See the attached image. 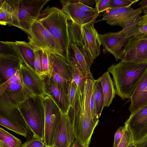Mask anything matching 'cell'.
Instances as JSON below:
<instances>
[{
  "label": "cell",
  "mask_w": 147,
  "mask_h": 147,
  "mask_svg": "<svg viewBox=\"0 0 147 147\" xmlns=\"http://www.w3.org/2000/svg\"><path fill=\"white\" fill-rule=\"evenodd\" d=\"M78 87L73 79L70 82L68 97L70 108L74 105L76 97Z\"/></svg>",
  "instance_id": "obj_38"
},
{
  "label": "cell",
  "mask_w": 147,
  "mask_h": 147,
  "mask_svg": "<svg viewBox=\"0 0 147 147\" xmlns=\"http://www.w3.org/2000/svg\"><path fill=\"white\" fill-rule=\"evenodd\" d=\"M28 36V42L31 45L59 55L66 59L60 46L39 21L36 20L34 23Z\"/></svg>",
  "instance_id": "obj_6"
},
{
  "label": "cell",
  "mask_w": 147,
  "mask_h": 147,
  "mask_svg": "<svg viewBox=\"0 0 147 147\" xmlns=\"http://www.w3.org/2000/svg\"><path fill=\"white\" fill-rule=\"evenodd\" d=\"M93 91L96 114L99 118L104 107V98L102 86L98 79L94 80Z\"/></svg>",
  "instance_id": "obj_24"
},
{
  "label": "cell",
  "mask_w": 147,
  "mask_h": 147,
  "mask_svg": "<svg viewBox=\"0 0 147 147\" xmlns=\"http://www.w3.org/2000/svg\"><path fill=\"white\" fill-rule=\"evenodd\" d=\"M105 21L107 24L111 26L118 25L120 24L118 8H110L102 15V17L97 22Z\"/></svg>",
  "instance_id": "obj_29"
},
{
  "label": "cell",
  "mask_w": 147,
  "mask_h": 147,
  "mask_svg": "<svg viewBox=\"0 0 147 147\" xmlns=\"http://www.w3.org/2000/svg\"><path fill=\"white\" fill-rule=\"evenodd\" d=\"M71 3H72L76 8L80 11L90 13H98L95 8L90 7L83 3L79 2Z\"/></svg>",
  "instance_id": "obj_41"
},
{
  "label": "cell",
  "mask_w": 147,
  "mask_h": 147,
  "mask_svg": "<svg viewBox=\"0 0 147 147\" xmlns=\"http://www.w3.org/2000/svg\"><path fill=\"white\" fill-rule=\"evenodd\" d=\"M138 0H109L110 8H120L131 6L134 4Z\"/></svg>",
  "instance_id": "obj_35"
},
{
  "label": "cell",
  "mask_w": 147,
  "mask_h": 147,
  "mask_svg": "<svg viewBox=\"0 0 147 147\" xmlns=\"http://www.w3.org/2000/svg\"><path fill=\"white\" fill-rule=\"evenodd\" d=\"M20 147H52L45 145L43 142L34 138L26 141L22 144Z\"/></svg>",
  "instance_id": "obj_40"
},
{
  "label": "cell",
  "mask_w": 147,
  "mask_h": 147,
  "mask_svg": "<svg viewBox=\"0 0 147 147\" xmlns=\"http://www.w3.org/2000/svg\"><path fill=\"white\" fill-rule=\"evenodd\" d=\"M45 127L43 142L53 147L54 135L60 120L61 112L54 101L47 94L44 95Z\"/></svg>",
  "instance_id": "obj_8"
},
{
  "label": "cell",
  "mask_w": 147,
  "mask_h": 147,
  "mask_svg": "<svg viewBox=\"0 0 147 147\" xmlns=\"http://www.w3.org/2000/svg\"><path fill=\"white\" fill-rule=\"evenodd\" d=\"M133 143L134 142L131 133L126 126L122 138L117 147H128Z\"/></svg>",
  "instance_id": "obj_37"
},
{
  "label": "cell",
  "mask_w": 147,
  "mask_h": 147,
  "mask_svg": "<svg viewBox=\"0 0 147 147\" xmlns=\"http://www.w3.org/2000/svg\"><path fill=\"white\" fill-rule=\"evenodd\" d=\"M75 139L73 125L68 114L61 112L60 120L54 135L52 147H70Z\"/></svg>",
  "instance_id": "obj_11"
},
{
  "label": "cell",
  "mask_w": 147,
  "mask_h": 147,
  "mask_svg": "<svg viewBox=\"0 0 147 147\" xmlns=\"http://www.w3.org/2000/svg\"><path fill=\"white\" fill-rule=\"evenodd\" d=\"M50 0H21L18 17L21 29L30 34L31 27Z\"/></svg>",
  "instance_id": "obj_7"
},
{
  "label": "cell",
  "mask_w": 147,
  "mask_h": 147,
  "mask_svg": "<svg viewBox=\"0 0 147 147\" xmlns=\"http://www.w3.org/2000/svg\"><path fill=\"white\" fill-rule=\"evenodd\" d=\"M135 144L147 136V105L132 114L125 123Z\"/></svg>",
  "instance_id": "obj_12"
},
{
  "label": "cell",
  "mask_w": 147,
  "mask_h": 147,
  "mask_svg": "<svg viewBox=\"0 0 147 147\" xmlns=\"http://www.w3.org/2000/svg\"><path fill=\"white\" fill-rule=\"evenodd\" d=\"M40 49L42 53L43 76H47L50 74L51 72L49 52L43 49Z\"/></svg>",
  "instance_id": "obj_34"
},
{
  "label": "cell",
  "mask_w": 147,
  "mask_h": 147,
  "mask_svg": "<svg viewBox=\"0 0 147 147\" xmlns=\"http://www.w3.org/2000/svg\"><path fill=\"white\" fill-rule=\"evenodd\" d=\"M98 79L101 83L104 95V107H108L112 103L116 94L115 87L108 71Z\"/></svg>",
  "instance_id": "obj_22"
},
{
  "label": "cell",
  "mask_w": 147,
  "mask_h": 147,
  "mask_svg": "<svg viewBox=\"0 0 147 147\" xmlns=\"http://www.w3.org/2000/svg\"><path fill=\"white\" fill-rule=\"evenodd\" d=\"M69 2H79L87 5L92 6L96 0H67Z\"/></svg>",
  "instance_id": "obj_44"
},
{
  "label": "cell",
  "mask_w": 147,
  "mask_h": 147,
  "mask_svg": "<svg viewBox=\"0 0 147 147\" xmlns=\"http://www.w3.org/2000/svg\"><path fill=\"white\" fill-rule=\"evenodd\" d=\"M0 124L18 135L27 138L28 130L1 115H0Z\"/></svg>",
  "instance_id": "obj_25"
},
{
  "label": "cell",
  "mask_w": 147,
  "mask_h": 147,
  "mask_svg": "<svg viewBox=\"0 0 147 147\" xmlns=\"http://www.w3.org/2000/svg\"><path fill=\"white\" fill-rule=\"evenodd\" d=\"M60 1L62 6L61 10L68 20L79 25L82 26L88 23L95 22L96 18L99 15L98 13H90L80 11L67 0Z\"/></svg>",
  "instance_id": "obj_16"
},
{
  "label": "cell",
  "mask_w": 147,
  "mask_h": 147,
  "mask_svg": "<svg viewBox=\"0 0 147 147\" xmlns=\"http://www.w3.org/2000/svg\"><path fill=\"white\" fill-rule=\"evenodd\" d=\"M138 25H145L147 24V14H145L140 18Z\"/></svg>",
  "instance_id": "obj_45"
},
{
  "label": "cell",
  "mask_w": 147,
  "mask_h": 147,
  "mask_svg": "<svg viewBox=\"0 0 147 147\" xmlns=\"http://www.w3.org/2000/svg\"><path fill=\"white\" fill-rule=\"evenodd\" d=\"M24 85L22 89L16 94L11 95L3 94L0 96L3 98L12 105L18 106L26 98L36 95L33 94L24 84Z\"/></svg>",
  "instance_id": "obj_23"
},
{
  "label": "cell",
  "mask_w": 147,
  "mask_h": 147,
  "mask_svg": "<svg viewBox=\"0 0 147 147\" xmlns=\"http://www.w3.org/2000/svg\"><path fill=\"white\" fill-rule=\"evenodd\" d=\"M128 147H136L135 144L134 143H133L131 144V145H130Z\"/></svg>",
  "instance_id": "obj_50"
},
{
  "label": "cell",
  "mask_w": 147,
  "mask_h": 147,
  "mask_svg": "<svg viewBox=\"0 0 147 147\" xmlns=\"http://www.w3.org/2000/svg\"><path fill=\"white\" fill-rule=\"evenodd\" d=\"M9 5L10 10V24L20 29L18 14L21 0H7Z\"/></svg>",
  "instance_id": "obj_28"
},
{
  "label": "cell",
  "mask_w": 147,
  "mask_h": 147,
  "mask_svg": "<svg viewBox=\"0 0 147 147\" xmlns=\"http://www.w3.org/2000/svg\"><path fill=\"white\" fill-rule=\"evenodd\" d=\"M72 69L73 79L82 95L84 92L86 77L82 71L71 62H69Z\"/></svg>",
  "instance_id": "obj_30"
},
{
  "label": "cell",
  "mask_w": 147,
  "mask_h": 147,
  "mask_svg": "<svg viewBox=\"0 0 147 147\" xmlns=\"http://www.w3.org/2000/svg\"><path fill=\"white\" fill-rule=\"evenodd\" d=\"M126 128L124 126L120 127L117 130L114 136V142L113 147H117L121 141Z\"/></svg>",
  "instance_id": "obj_43"
},
{
  "label": "cell",
  "mask_w": 147,
  "mask_h": 147,
  "mask_svg": "<svg viewBox=\"0 0 147 147\" xmlns=\"http://www.w3.org/2000/svg\"><path fill=\"white\" fill-rule=\"evenodd\" d=\"M104 54L109 53L113 55L117 61L122 60L125 49L131 37L118 32H109L104 34H99Z\"/></svg>",
  "instance_id": "obj_9"
},
{
  "label": "cell",
  "mask_w": 147,
  "mask_h": 147,
  "mask_svg": "<svg viewBox=\"0 0 147 147\" xmlns=\"http://www.w3.org/2000/svg\"><path fill=\"white\" fill-rule=\"evenodd\" d=\"M0 24L2 25L9 26L10 10L7 0H0Z\"/></svg>",
  "instance_id": "obj_31"
},
{
  "label": "cell",
  "mask_w": 147,
  "mask_h": 147,
  "mask_svg": "<svg viewBox=\"0 0 147 147\" xmlns=\"http://www.w3.org/2000/svg\"><path fill=\"white\" fill-rule=\"evenodd\" d=\"M31 45L34 54V70L40 76H42L43 73L41 49L36 46Z\"/></svg>",
  "instance_id": "obj_32"
},
{
  "label": "cell",
  "mask_w": 147,
  "mask_h": 147,
  "mask_svg": "<svg viewBox=\"0 0 147 147\" xmlns=\"http://www.w3.org/2000/svg\"><path fill=\"white\" fill-rule=\"evenodd\" d=\"M109 0H96V8L98 13L106 11L110 8L109 6Z\"/></svg>",
  "instance_id": "obj_42"
},
{
  "label": "cell",
  "mask_w": 147,
  "mask_h": 147,
  "mask_svg": "<svg viewBox=\"0 0 147 147\" xmlns=\"http://www.w3.org/2000/svg\"><path fill=\"white\" fill-rule=\"evenodd\" d=\"M70 147H86L79 141L75 139L74 142Z\"/></svg>",
  "instance_id": "obj_46"
},
{
  "label": "cell",
  "mask_w": 147,
  "mask_h": 147,
  "mask_svg": "<svg viewBox=\"0 0 147 147\" xmlns=\"http://www.w3.org/2000/svg\"><path fill=\"white\" fill-rule=\"evenodd\" d=\"M72 123L75 139L86 147H89L94 130L98 124L92 118L89 99L82 100L80 107Z\"/></svg>",
  "instance_id": "obj_5"
},
{
  "label": "cell",
  "mask_w": 147,
  "mask_h": 147,
  "mask_svg": "<svg viewBox=\"0 0 147 147\" xmlns=\"http://www.w3.org/2000/svg\"><path fill=\"white\" fill-rule=\"evenodd\" d=\"M142 35V36L144 37V38H147V34H144V35Z\"/></svg>",
  "instance_id": "obj_52"
},
{
  "label": "cell",
  "mask_w": 147,
  "mask_h": 147,
  "mask_svg": "<svg viewBox=\"0 0 147 147\" xmlns=\"http://www.w3.org/2000/svg\"><path fill=\"white\" fill-rule=\"evenodd\" d=\"M0 142L5 147H20L21 141L1 127L0 128Z\"/></svg>",
  "instance_id": "obj_27"
},
{
  "label": "cell",
  "mask_w": 147,
  "mask_h": 147,
  "mask_svg": "<svg viewBox=\"0 0 147 147\" xmlns=\"http://www.w3.org/2000/svg\"><path fill=\"white\" fill-rule=\"evenodd\" d=\"M142 12L145 14H147V7L143 9Z\"/></svg>",
  "instance_id": "obj_48"
},
{
  "label": "cell",
  "mask_w": 147,
  "mask_h": 147,
  "mask_svg": "<svg viewBox=\"0 0 147 147\" xmlns=\"http://www.w3.org/2000/svg\"><path fill=\"white\" fill-rule=\"evenodd\" d=\"M37 20L42 24L53 37L69 61L68 20L61 9L48 6L42 10Z\"/></svg>",
  "instance_id": "obj_2"
},
{
  "label": "cell",
  "mask_w": 147,
  "mask_h": 147,
  "mask_svg": "<svg viewBox=\"0 0 147 147\" xmlns=\"http://www.w3.org/2000/svg\"><path fill=\"white\" fill-rule=\"evenodd\" d=\"M49 75L53 78L65 93L68 96L70 82L59 74L52 72Z\"/></svg>",
  "instance_id": "obj_33"
},
{
  "label": "cell",
  "mask_w": 147,
  "mask_h": 147,
  "mask_svg": "<svg viewBox=\"0 0 147 147\" xmlns=\"http://www.w3.org/2000/svg\"><path fill=\"white\" fill-rule=\"evenodd\" d=\"M48 52L51 72L58 74L71 82L73 78L71 67L68 61L59 55Z\"/></svg>",
  "instance_id": "obj_20"
},
{
  "label": "cell",
  "mask_w": 147,
  "mask_h": 147,
  "mask_svg": "<svg viewBox=\"0 0 147 147\" xmlns=\"http://www.w3.org/2000/svg\"><path fill=\"white\" fill-rule=\"evenodd\" d=\"M22 83L19 71L13 76L6 80L5 82L1 84L0 86V96L2 95L5 89L10 84L15 83Z\"/></svg>",
  "instance_id": "obj_36"
},
{
  "label": "cell",
  "mask_w": 147,
  "mask_h": 147,
  "mask_svg": "<svg viewBox=\"0 0 147 147\" xmlns=\"http://www.w3.org/2000/svg\"><path fill=\"white\" fill-rule=\"evenodd\" d=\"M23 62L18 55L0 54V73L3 78L7 80L19 69Z\"/></svg>",
  "instance_id": "obj_18"
},
{
  "label": "cell",
  "mask_w": 147,
  "mask_h": 147,
  "mask_svg": "<svg viewBox=\"0 0 147 147\" xmlns=\"http://www.w3.org/2000/svg\"><path fill=\"white\" fill-rule=\"evenodd\" d=\"M0 147H5L2 143L0 142Z\"/></svg>",
  "instance_id": "obj_51"
},
{
  "label": "cell",
  "mask_w": 147,
  "mask_h": 147,
  "mask_svg": "<svg viewBox=\"0 0 147 147\" xmlns=\"http://www.w3.org/2000/svg\"><path fill=\"white\" fill-rule=\"evenodd\" d=\"M121 60L135 63H147V38L142 35L131 37Z\"/></svg>",
  "instance_id": "obj_10"
},
{
  "label": "cell",
  "mask_w": 147,
  "mask_h": 147,
  "mask_svg": "<svg viewBox=\"0 0 147 147\" xmlns=\"http://www.w3.org/2000/svg\"><path fill=\"white\" fill-rule=\"evenodd\" d=\"M140 5L139 8L142 10L147 7V0H142L138 4Z\"/></svg>",
  "instance_id": "obj_47"
},
{
  "label": "cell",
  "mask_w": 147,
  "mask_h": 147,
  "mask_svg": "<svg viewBox=\"0 0 147 147\" xmlns=\"http://www.w3.org/2000/svg\"><path fill=\"white\" fill-rule=\"evenodd\" d=\"M139 20L118 32L120 34H125L126 36L128 37L147 34V24L138 25Z\"/></svg>",
  "instance_id": "obj_26"
},
{
  "label": "cell",
  "mask_w": 147,
  "mask_h": 147,
  "mask_svg": "<svg viewBox=\"0 0 147 147\" xmlns=\"http://www.w3.org/2000/svg\"><path fill=\"white\" fill-rule=\"evenodd\" d=\"M145 90L147 92V88H146Z\"/></svg>",
  "instance_id": "obj_53"
},
{
  "label": "cell",
  "mask_w": 147,
  "mask_h": 147,
  "mask_svg": "<svg viewBox=\"0 0 147 147\" xmlns=\"http://www.w3.org/2000/svg\"><path fill=\"white\" fill-rule=\"evenodd\" d=\"M19 73L22 82L34 95L45 94V83L43 76H41L34 70L22 64Z\"/></svg>",
  "instance_id": "obj_14"
},
{
  "label": "cell",
  "mask_w": 147,
  "mask_h": 147,
  "mask_svg": "<svg viewBox=\"0 0 147 147\" xmlns=\"http://www.w3.org/2000/svg\"><path fill=\"white\" fill-rule=\"evenodd\" d=\"M91 76L93 77V76H92V74H90V75L89 76H88V77H89V76ZM80 105H80V106H79V107H78V108L77 109H76V111H76L75 112V113H75V115H76V113L77 112L78 110V109L80 107ZM75 116H74V117H75ZM74 118H73V119H74ZM73 120H72V121H73Z\"/></svg>",
  "instance_id": "obj_49"
},
{
  "label": "cell",
  "mask_w": 147,
  "mask_h": 147,
  "mask_svg": "<svg viewBox=\"0 0 147 147\" xmlns=\"http://www.w3.org/2000/svg\"><path fill=\"white\" fill-rule=\"evenodd\" d=\"M43 95H35L28 98L18 106L28 130L35 138L43 142L45 127Z\"/></svg>",
  "instance_id": "obj_4"
},
{
  "label": "cell",
  "mask_w": 147,
  "mask_h": 147,
  "mask_svg": "<svg viewBox=\"0 0 147 147\" xmlns=\"http://www.w3.org/2000/svg\"><path fill=\"white\" fill-rule=\"evenodd\" d=\"M94 22L81 26V33L88 51L94 60L99 55L101 42L99 34L95 28Z\"/></svg>",
  "instance_id": "obj_15"
},
{
  "label": "cell",
  "mask_w": 147,
  "mask_h": 147,
  "mask_svg": "<svg viewBox=\"0 0 147 147\" xmlns=\"http://www.w3.org/2000/svg\"><path fill=\"white\" fill-rule=\"evenodd\" d=\"M81 27V26L73 22L68 23L69 62L78 67L87 77L92 74L90 68L94 60L88 51L82 34Z\"/></svg>",
  "instance_id": "obj_3"
},
{
  "label": "cell",
  "mask_w": 147,
  "mask_h": 147,
  "mask_svg": "<svg viewBox=\"0 0 147 147\" xmlns=\"http://www.w3.org/2000/svg\"><path fill=\"white\" fill-rule=\"evenodd\" d=\"M147 70V63H135L121 60L108 69L112 75L116 94L123 99L130 98Z\"/></svg>",
  "instance_id": "obj_1"
},
{
  "label": "cell",
  "mask_w": 147,
  "mask_h": 147,
  "mask_svg": "<svg viewBox=\"0 0 147 147\" xmlns=\"http://www.w3.org/2000/svg\"><path fill=\"white\" fill-rule=\"evenodd\" d=\"M43 76L45 83V94L55 102L61 112L68 114L70 109L68 96L66 95L50 75Z\"/></svg>",
  "instance_id": "obj_13"
},
{
  "label": "cell",
  "mask_w": 147,
  "mask_h": 147,
  "mask_svg": "<svg viewBox=\"0 0 147 147\" xmlns=\"http://www.w3.org/2000/svg\"><path fill=\"white\" fill-rule=\"evenodd\" d=\"M5 42L21 58L23 64L35 71L34 65V54L31 45L25 41L16 40Z\"/></svg>",
  "instance_id": "obj_19"
},
{
  "label": "cell",
  "mask_w": 147,
  "mask_h": 147,
  "mask_svg": "<svg viewBox=\"0 0 147 147\" xmlns=\"http://www.w3.org/2000/svg\"><path fill=\"white\" fill-rule=\"evenodd\" d=\"M147 70L140 80L130 99L129 108L131 115L147 105Z\"/></svg>",
  "instance_id": "obj_17"
},
{
  "label": "cell",
  "mask_w": 147,
  "mask_h": 147,
  "mask_svg": "<svg viewBox=\"0 0 147 147\" xmlns=\"http://www.w3.org/2000/svg\"><path fill=\"white\" fill-rule=\"evenodd\" d=\"M0 114L28 130L26 122L18 106L13 105L0 96Z\"/></svg>",
  "instance_id": "obj_21"
},
{
  "label": "cell",
  "mask_w": 147,
  "mask_h": 147,
  "mask_svg": "<svg viewBox=\"0 0 147 147\" xmlns=\"http://www.w3.org/2000/svg\"><path fill=\"white\" fill-rule=\"evenodd\" d=\"M24 85L22 82H15L11 84L7 87L3 94L11 95L16 94L22 89Z\"/></svg>",
  "instance_id": "obj_39"
}]
</instances>
